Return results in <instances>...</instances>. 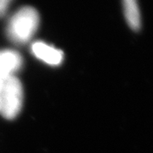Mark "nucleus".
Listing matches in <instances>:
<instances>
[{
  "instance_id": "1",
  "label": "nucleus",
  "mask_w": 153,
  "mask_h": 153,
  "mask_svg": "<svg viewBox=\"0 0 153 153\" xmlns=\"http://www.w3.org/2000/svg\"><path fill=\"white\" fill-rule=\"evenodd\" d=\"M39 22L40 17L36 9L24 6L10 17L6 27L7 37L16 44H26L36 33Z\"/></svg>"
},
{
  "instance_id": "2",
  "label": "nucleus",
  "mask_w": 153,
  "mask_h": 153,
  "mask_svg": "<svg viewBox=\"0 0 153 153\" xmlns=\"http://www.w3.org/2000/svg\"><path fill=\"white\" fill-rule=\"evenodd\" d=\"M23 103L22 82L14 75L0 80V113L6 119H14L20 113Z\"/></svg>"
},
{
  "instance_id": "3",
  "label": "nucleus",
  "mask_w": 153,
  "mask_h": 153,
  "mask_svg": "<svg viewBox=\"0 0 153 153\" xmlns=\"http://www.w3.org/2000/svg\"><path fill=\"white\" fill-rule=\"evenodd\" d=\"M32 52L38 60L49 66H59L63 60V52L44 42L38 41L32 45Z\"/></svg>"
},
{
  "instance_id": "4",
  "label": "nucleus",
  "mask_w": 153,
  "mask_h": 153,
  "mask_svg": "<svg viewBox=\"0 0 153 153\" xmlns=\"http://www.w3.org/2000/svg\"><path fill=\"white\" fill-rule=\"evenodd\" d=\"M21 55L11 49L0 51V79L12 76L22 66Z\"/></svg>"
},
{
  "instance_id": "5",
  "label": "nucleus",
  "mask_w": 153,
  "mask_h": 153,
  "mask_svg": "<svg viewBox=\"0 0 153 153\" xmlns=\"http://www.w3.org/2000/svg\"><path fill=\"white\" fill-rule=\"evenodd\" d=\"M124 16L129 27L138 31L141 27L140 11L137 0H123Z\"/></svg>"
},
{
  "instance_id": "6",
  "label": "nucleus",
  "mask_w": 153,
  "mask_h": 153,
  "mask_svg": "<svg viewBox=\"0 0 153 153\" xmlns=\"http://www.w3.org/2000/svg\"><path fill=\"white\" fill-rule=\"evenodd\" d=\"M13 0H0V17L4 16Z\"/></svg>"
},
{
  "instance_id": "7",
  "label": "nucleus",
  "mask_w": 153,
  "mask_h": 153,
  "mask_svg": "<svg viewBox=\"0 0 153 153\" xmlns=\"http://www.w3.org/2000/svg\"><path fill=\"white\" fill-rule=\"evenodd\" d=\"M1 79H2V78H1ZM1 79H0V80H1Z\"/></svg>"
}]
</instances>
